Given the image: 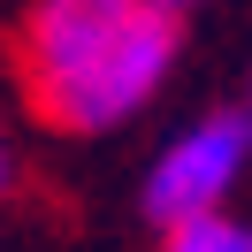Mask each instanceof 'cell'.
<instances>
[{"instance_id":"1","label":"cell","mask_w":252,"mask_h":252,"mask_svg":"<svg viewBox=\"0 0 252 252\" xmlns=\"http://www.w3.org/2000/svg\"><path fill=\"white\" fill-rule=\"evenodd\" d=\"M176 16L153 0H38L23 31V84L62 130H107L160 92Z\"/></svg>"},{"instance_id":"2","label":"cell","mask_w":252,"mask_h":252,"mask_svg":"<svg viewBox=\"0 0 252 252\" xmlns=\"http://www.w3.org/2000/svg\"><path fill=\"white\" fill-rule=\"evenodd\" d=\"M245 153H252V123L245 115H206L199 130H184V138L153 160V176H145V214H153L160 229H176V221H191V214H214V206L229 199V184L245 176Z\"/></svg>"},{"instance_id":"3","label":"cell","mask_w":252,"mask_h":252,"mask_svg":"<svg viewBox=\"0 0 252 252\" xmlns=\"http://www.w3.org/2000/svg\"><path fill=\"white\" fill-rule=\"evenodd\" d=\"M168 252H252V229H245V221H229V214L214 206V214L176 221V229H168Z\"/></svg>"},{"instance_id":"4","label":"cell","mask_w":252,"mask_h":252,"mask_svg":"<svg viewBox=\"0 0 252 252\" xmlns=\"http://www.w3.org/2000/svg\"><path fill=\"white\" fill-rule=\"evenodd\" d=\"M153 8H168V16H184V8H199V0H153Z\"/></svg>"},{"instance_id":"5","label":"cell","mask_w":252,"mask_h":252,"mask_svg":"<svg viewBox=\"0 0 252 252\" xmlns=\"http://www.w3.org/2000/svg\"><path fill=\"white\" fill-rule=\"evenodd\" d=\"M0 191H8V145H0Z\"/></svg>"}]
</instances>
